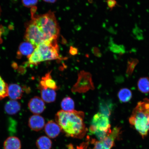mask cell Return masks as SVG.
<instances>
[{
	"label": "cell",
	"mask_w": 149,
	"mask_h": 149,
	"mask_svg": "<svg viewBox=\"0 0 149 149\" xmlns=\"http://www.w3.org/2000/svg\"><path fill=\"white\" fill-rule=\"evenodd\" d=\"M84 114L82 111L68 112L61 110L56 115V120L61 130L69 137L82 138L87 131L84 122Z\"/></svg>",
	"instance_id": "obj_1"
},
{
	"label": "cell",
	"mask_w": 149,
	"mask_h": 149,
	"mask_svg": "<svg viewBox=\"0 0 149 149\" xmlns=\"http://www.w3.org/2000/svg\"><path fill=\"white\" fill-rule=\"evenodd\" d=\"M36 7L31 8V20L49 41L57 40L60 33V28L54 13L49 11L47 13L35 15Z\"/></svg>",
	"instance_id": "obj_2"
},
{
	"label": "cell",
	"mask_w": 149,
	"mask_h": 149,
	"mask_svg": "<svg viewBox=\"0 0 149 149\" xmlns=\"http://www.w3.org/2000/svg\"><path fill=\"white\" fill-rule=\"evenodd\" d=\"M28 59L26 64L36 66L42 61L61 60L63 58L59 55L57 40H54L39 44Z\"/></svg>",
	"instance_id": "obj_3"
},
{
	"label": "cell",
	"mask_w": 149,
	"mask_h": 149,
	"mask_svg": "<svg viewBox=\"0 0 149 149\" xmlns=\"http://www.w3.org/2000/svg\"><path fill=\"white\" fill-rule=\"evenodd\" d=\"M129 122L143 138L148 135L149 132V100L146 99L138 103Z\"/></svg>",
	"instance_id": "obj_4"
},
{
	"label": "cell",
	"mask_w": 149,
	"mask_h": 149,
	"mask_svg": "<svg viewBox=\"0 0 149 149\" xmlns=\"http://www.w3.org/2000/svg\"><path fill=\"white\" fill-rule=\"evenodd\" d=\"M25 38L26 41L31 43L36 47L42 43L50 41L32 20L27 25Z\"/></svg>",
	"instance_id": "obj_5"
},
{
	"label": "cell",
	"mask_w": 149,
	"mask_h": 149,
	"mask_svg": "<svg viewBox=\"0 0 149 149\" xmlns=\"http://www.w3.org/2000/svg\"><path fill=\"white\" fill-rule=\"evenodd\" d=\"M94 88L91 74L88 72L81 71L79 74L77 83L72 91L74 92L85 93Z\"/></svg>",
	"instance_id": "obj_6"
},
{
	"label": "cell",
	"mask_w": 149,
	"mask_h": 149,
	"mask_svg": "<svg viewBox=\"0 0 149 149\" xmlns=\"http://www.w3.org/2000/svg\"><path fill=\"white\" fill-rule=\"evenodd\" d=\"M90 127L101 131L109 133H111V132L109 117L100 112L93 116Z\"/></svg>",
	"instance_id": "obj_7"
},
{
	"label": "cell",
	"mask_w": 149,
	"mask_h": 149,
	"mask_svg": "<svg viewBox=\"0 0 149 149\" xmlns=\"http://www.w3.org/2000/svg\"><path fill=\"white\" fill-rule=\"evenodd\" d=\"M28 107L30 110L35 115L42 113L45 109V102L42 99L35 96L29 100Z\"/></svg>",
	"instance_id": "obj_8"
},
{
	"label": "cell",
	"mask_w": 149,
	"mask_h": 149,
	"mask_svg": "<svg viewBox=\"0 0 149 149\" xmlns=\"http://www.w3.org/2000/svg\"><path fill=\"white\" fill-rule=\"evenodd\" d=\"M28 125L31 129L35 131H39L45 125V121L43 117L39 115H32L30 117Z\"/></svg>",
	"instance_id": "obj_9"
},
{
	"label": "cell",
	"mask_w": 149,
	"mask_h": 149,
	"mask_svg": "<svg viewBox=\"0 0 149 149\" xmlns=\"http://www.w3.org/2000/svg\"><path fill=\"white\" fill-rule=\"evenodd\" d=\"M36 47L31 43L26 41L22 42L19 47L17 53V58H21L23 56H26L27 58L29 57L33 53Z\"/></svg>",
	"instance_id": "obj_10"
},
{
	"label": "cell",
	"mask_w": 149,
	"mask_h": 149,
	"mask_svg": "<svg viewBox=\"0 0 149 149\" xmlns=\"http://www.w3.org/2000/svg\"><path fill=\"white\" fill-rule=\"evenodd\" d=\"M61 129L59 125L53 120L49 121L45 127V132L48 137L52 139L56 137Z\"/></svg>",
	"instance_id": "obj_11"
},
{
	"label": "cell",
	"mask_w": 149,
	"mask_h": 149,
	"mask_svg": "<svg viewBox=\"0 0 149 149\" xmlns=\"http://www.w3.org/2000/svg\"><path fill=\"white\" fill-rule=\"evenodd\" d=\"M23 91L20 85L16 84L8 85V96L11 100H17L23 96Z\"/></svg>",
	"instance_id": "obj_12"
},
{
	"label": "cell",
	"mask_w": 149,
	"mask_h": 149,
	"mask_svg": "<svg viewBox=\"0 0 149 149\" xmlns=\"http://www.w3.org/2000/svg\"><path fill=\"white\" fill-rule=\"evenodd\" d=\"M51 73V72H48L42 77L40 84V89L49 88L55 91L58 89L55 81L52 79Z\"/></svg>",
	"instance_id": "obj_13"
},
{
	"label": "cell",
	"mask_w": 149,
	"mask_h": 149,
	"mask_svg": "<svg viewBox=\"0 0 149 149\" xmlns=\"http://www.w3.org/2000/svg\"><path fill=\"white\" fill-rule=\"evenodd\" d=\"M21 104L16 100H11L7 102L5 106V111L8 114H16L21 109Z\"/></svg>",
	"instance_id": "obj_14"
},
{
	"label": "cell",
	"mask_w": 149,
	"mask_h": 149,
	"mask_svg": "<svg viewBox=\"0 0 149 149\" xmlns=\"http://www.w3.org/2000/svg\"><path fill=\"white\" fill-rule=\"evenodd\" d=\"M3 148L4 149H21V141L17 137H9L3 143Z\"/></svg>",
	"instance_id": "obj_15"
},
{
	"label": "cell",
	"mask_w": 149,
	"mask_h": 149,
	"mask_svg": "<svg viewBox=\"0 0 149 149\" xmlns=\"http://www.w3.org/2000/svg\"><path fill=\"white\" fill-rule=\"evenodd\" d=\"M42 99L48 103L55 101L56 93L55 90L49 88H40Z\"/></svg>",
	"instance_id": "obj_16"
},
{
	"label": "cell",
	"mask_w": 149,
	"mask_h": 149,
	"mask_svg": "<svg viewBox=\"0 0 149 149\" xmlns=\"http://www.w3.org/2000/svg\"><path fill=\"white\" fill-rule=\"evenodd\" d=\"M36 145L38 149H51L52 142L49 138L43 136L37 139Z\"/></svg>",
	"instance_id": "obj_17"
},
{
	"label": "cell",
	"mask_w": 149,
	"mask_h": 149,
	"mask_svg": "<svg viewBox=\"0 0 149 149\" xmlns=\"http://www.w3.org/2000/svg\"><path fill=\"white\" fill-rule=\"evenodd\" d=\"M113 106L110 102L102 100L100 104V113L109 118L112 110Z\"/></svg>",
	"instance_id": "obj_18"
},
{
	"label": "cell",
	"mask_w": 149,
	"mask_h": 149,
	"mask_svg": "<svg viewBox=\"0 0 149 149\" xmlns=\"http://www.w3.org/2000/svg\"><path fill=\"white\" fill-rule=\"evenodd\" d=\"M61 107L63 111L68 112L73 111L74 107V100L69 97H65L61 101Z\"/></svg>",
	"instance_id": "obj_19"
},
{
	"label": "cell",
	"mask_w": 149,
	"mask_h": 149,
	"mask_svg": "<svg viewBox=\"0 0 149 149\" xmlns=\"http://www.w3.org/2000/svg\"><path fill=\"white\" fill-rule=\"evenodd\" d=\"M118 96L120 102H129L131 99L132 94L129 89L124 88L119 91Z\"/></svg>",
	"instance_id": "obj_20"
},
{
	"label": "cell",
	"mask_w": 149,
	"mask_h": 149,
	"mask_svg": "<svg viewBox=\"0 0 149 149\" xmlns=\"http://www.w3.org/2000/svg\"><path fill=\"white\" fill-rule=\"evenodd\" d=\"M139 90L143 93L149 92V78L148 77L141 78L138 82Z\"/></svg>",
	"instance_id": "obj_21"
},
{
	"label": "cell",
	"mask_w": 149,
	"mask_h": 149,
	"mask_svg": "<svg viewBox=\"0 0 149 149\" xmlns=\"http://www.w3.org/2000/svg\"><path fill=\"white\" fill-rule=\"evenodd\" d=\"M8 96V85L0 76V100Z\"/></svg>",
	"instance_id": "obj_22"
},
{
	"label": "cell",
	"mask_w": 149,
	"mask_h": 149,
	"mask_svg": "<svg viewBox=\"0 0 149 149\" xmlns=\"http://www.w3.org/2000/svg\"><path fill=\"white\" fill-rule=\"evenodd\" d=\"M138 62V60L136 59L131 58L128 61L127 70L126 71L128 75H131Z\"/></svg>",
	"instance_id": "obj_23"
},
{
	"label": "cell",
	"mask_w": 149,
	"mask_h": 149,
	"mask_svg": "<svg viewBox=\"0 0 149 149\" xmlns=\"http://www.w3.org/2000/svg\"><path fill=\"white\" fill-rule=\"evenodd\" d=\"M110 48L111 51L113 53L117 54H123L125 52V49L124 47L122 45H119L113 43V42L111 43Z\"/></svg>",
	"instance_id": "obj_24"
},
{
	"label": "cell",
	"mask_w": 149,
	"mask_h": 149,
	"mask_svg": "<svg viewBox=\"0 0 149 149\" xmlns=\"http://www.w3.org/2000/svg\"><path fill=\"white\" fill-rule=\"evenodd\" d=\"M38 1V0H22V3L24 6L31 8L35 7Z\"/></svg>",
	"instance_id": "obj_25"
},
{
	"label": "cell",
	"mask_w": 149,
	"mask_h": 149,
	"mask_svg": "<svg viewBox=\"0 0 149 149\" xmlns=\"http://www.w3.org/2000/svg\"><path fill=\"white\" fill-rule=\"evenodd\" d=\"M107 3L108 6L111 9L113 8L117 4V2L115 0H107Z\"/></svg>",
	"instance_id": "obj_26"
},
{
	"label": "cell",
	"mask_w": 149,
	"mask_h": 149,
	"mask_svg": "<svg viewBox=\"0 0 149 149\" xmlns=\"http://www.w3.org/2000/svg\"><path fill=\"white\" fill-rule=\"evenodd\" d=\"M88 144V141H87L86 142H84L82 143L79 146L77 147V149H87Z\"/></svg>",
	"instance_id": "obj_27"
},
{
	"label": "cell",
	"mask_w": 149,
	"mask_h": 149,
	"mask_svg": "<svg viewBox=\"0 0 149 149\" xmlns=\"http://www.w3.org/2000/svg\"><path fill=\"white\" fill-rule=\"evenodd\" d=\"M70 53L72 55H75L77 53V50L75 49V48L72 47L70 50Z\"/></svg>",
	"instance_id": "obj_28"
},
{
	"label": "cell",
	"mask_w": 149,
	"mask_h": 149,
	"mask_svg": "<svg viewBox=\"0 0 149 149\" xmlns=\"http://www.w3.org/2000/svg\"><path fill=\"white\" fill-rule=\"evenodd\" d=\"M43 1L48 3H54L57 0H43Z\"/></svg>",
	"instance_id": "obj_29"
},
{
	"label": "cell",
	"mask_w": 149,
	"mask_h": 149,
	"mask_svg": "<svg viewBox=\"0 0 149 149\" xmlns=\"http://www.w3.org/2000/svg\"><path fill=\"white\" fill-rule=\"evenodd\" d=\"M1 8H0V15H1Z\"/></svg>",
	"instance_id": "obj_30"
},
{
	"label": "cell",
	"mask_w": 149,
	"mask_h": 149,
	"mask_svg": "<svg viewBox=\"0 0 149 149\" xmlns=\"http://www.w3.org/2000/svg\"></svg>",
	"instance_id": "obj_31"
}]
</instances>
